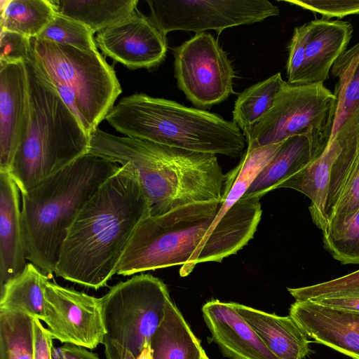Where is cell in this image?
Listing matches in <instances>:
<instances>
[{
    "label": "cell",
    "mask_w": 359,
    "mask_h": 359,
    "mask_svg": "<svg viewBox=\"0 0 359 359\" xmlns=\"http://www.w3.org/2000/svg\"><path fill=\"white\" fill-rule=\"evenodd\" d=\"M260 198L243 196L217 224L222 198L148 216L135 231L116 274L126 276L180 265V274L186 276L197 264L221 262L253 238L262 217Z\"/></svg>",
    "instance_id": "cell-1"
},
{
    "label": "cell",
    "mask_w": 359,
    "mask_h": 359,
    "mask_svg": "<svg viewBox=\"0 0 359 359\" xmlns=\"http://www.w3.org/2000/svg\"><path fill=\"white\" fill-rule=\"evenodd\" d=\"M150 216L149 201L128 163L84 204L63 243L55 273L98 290L107 285L140 222Z\"/></svg>",
    "instance_id": "cell-2"
},
{
    "label": "cell",
    "mask_w": 359,
    "mask_h": 359,
    "mask_svg": "<svg viewBox=\"0 0 359 359\" xmlns=\"http://www.w3.org/2000/svg\"><path fill=\"white\" fill-rule=\"evenodd\" d=\"M89 153L135 168L150 206V216L222 197L224 175L216 155L111 135L97 128Z\"/></svg>",
    "instance_id": "cell-3"
},
{
    "label": "cell",
    "mask_w": 359,
    "mask_h": 359,
    "mask_svg": "<svg viewBox=\"0 0 359 359\" xmlns=\"http://www.w3.org/2000/svg\"><path fill=\"white\" fill-rule=\"evenodd\" d=\"M120 168L88 153L22 194L26 258L48 278L78 213Z\"/></svg>",
    "instance_id": "cell-4"
},
{
    "label": "cell",
    "mask_w": 359,
    "mask_h": 359,
    "mask_svg": "<svg viewBox=\"0 0 359 359\" xmlns=\"http://www.w3.org/2000/svg\"><path fill=\"white\" fill-rule=\"evenodd\" d=\"M29 121L10 172L21 194L89 151L90 135L35 63L25 62Z\"/></svg>",
    "instance_id": "cell-5"
},
{
    "label": "cell",
    "mask_w": 359,
    "mask_h": 359,
    "mask_svg": "<svg viewBox=\"0 0 359 359\" xmlns=\"http://www.w3.org/2000/svg\"><path fill=\"white\" fill-rule=\"evenodd\" d=\"M105 120L125 136L196 152L236 157L246 142L233 121L143 93L121 98Z\"/></svg>",
    "instance_id": "cell-6"
},
{
    "label": "cell",
    "mask_w": 359,
    "mask_h": 359,
    "mask_svg": "<svg viewBox=\"0 0 359 359\" xmlns=\"http://www.w3.org/2000/svg\"><path fill=\"white\" fill-rule=\"evenodd\" d=\"M34 60L90 135L122 92L114 68L98 50L85 52L37 37Z\"/></svg>",
    "instance_id": "cell-7"
},
{
    "label": "cell",
    "mask_w": 359,
    "mask_h": 359,
    "mask_svg": "<svg viewBox=\"0 0 359 359\" xmlns=\"http://www.w3.org/2000/svg\"><path fill=\"white\" fill-rule=\"evenodd\" d=\"M100 299L106 359H137L151 346L164 318L171 300L167 286L149 273H141L112 286Z\"/></svg>",
    "instance_id": "cell-8"
},
{
    "label": "cell",
    "mask_w": 359,
    "mask_h": 359,
    "mask_svg": "<svg viewBox=\"0 0 359 359\" xmlns=\"http://www.w3.org/2000/svg\"><path fill=\"white\" fill-rule=\"evenodd\" d=\"M336 97L323 83L289 84L271 109L245 137L248 151L283 142L293 135L318 132L331 135Z\"/></svg>",
    "instance_id": "cell-9"
},
{
    "label": "cell",
    "mask_w": 359,
    "mask_h": 359,
    "mask_svg": "<svg viewBox=\"0 0 359 359\" xmlns=\"http://www.w3.org/2000/svg\"><path fill=\"white\" fill-rule=\"evenodd\" d=\"M150 18L165 34L171 31L224 29L259 22L279 15L267 0H147Z\"/></svg>",
    "instance_id": "cell-10"
},
{
    "label": "cell",
    "mask_w": 359,
    "mask_h": 359,
    "mask_svg": "<svg viewBox=\"0 0 359 359\" xmlns=\"http://www.w3.org/2000/svg\"><path fill=\"white\" fill-rule=\"evenodd\" d=\"M179 88L196 107H209L233 93L234 71L212 35L203 32L173 48Z\"/></svg>",
    "instance_id": "cell-11"
},
{
    "label": "cell",
    "mask_w": 359,
    "mask_h": 359,
    "mask_svg": "<svg viewBox=\"0 0 359 359\" xmlns=\"http://www.w3.org/2000/svg\"><path fill=\"white\" fill-rule=\"evenodd\" d=\"M43 321L53 339L88 349L102 343L105 329L101 299L48 281Z\"/></svg>",
    "instance_id": "cell-12"
},
{
    "label": "cell",
    "mask_w": 359,
    "mask_h": 359,
    "mask_svg": "<svg viewBox=\"0 0 359 359\" xmlns=\"http://www.w3.org/2000/svg\"><path fill=\"white\" fill-rule=\"evenodd\" d=\"M95 40L104 55L133 69L158 66L168 49L166 35L137 9L98 32Z\"/></svg>",
    "instance_id": "cell-13"
},
{
    "label": "cell",
    "mask_w": 359,
    "mask_h": 359,
    "mask_svg": "<svg viewBox=\"0 0 359 359\" xmlns=\"http://www.w3.org/2000/svg\"><path fill=\"white\" fill-rule=\"evenodd\" d=\"M29 92L25 62L0 64V172L10 173L27 132Z\"/></svg>",
    "instance_id": "cell-14"
},
{
    "label": "cell",
    "mask_w": 359,
    "mask_h": 359,
    "mask_svg": "<svg viewBox=\"0 0 359 359\" xmlns=\"http://www.w3.org/2000/svg\"><path fill=\"white\" fill-rule=\"evenodd\" d=\"M290 316L316 342L353 359H359V313L296 300Z\"/></svg>",
    "instance_id": "cell-15"
},
{
    "label": "cell",
    "mask_w": 359,
    "mask_h": 359,
    "mask_svg": "<svg viewBox=\"0 0 359 359\" xmlns=\"http://www.w3.org/2000/svg\"><path fill=\"white\" fill-rule=\"evenodd\" d=\"M340 145L331 169L323 236L337 233L359 210V133Z\"/></svg>",
    "instance_id": "cell-16"
},
{
    "label": "cell",
    "mask_w": 359,
    "mask_h": 359,
    "mask_svg": "<svg viewBox=\"0 0 359 359\" xmlns=\"http://www.w3.org/2000/svg\"><path fill=\"white\" fill-rule=\"evenodd\" d=\"M212 340L231 359H278L241 316L233 303L212 300L203 308Z\"/></svg>",
    "instance_id": "cell-17"
},
{
    "label": "cell",
    "mask_w": 359,
    "mask_h": 359,
    "mask_svg": "<svg viewBox=\"0 0 359 359\" xmlns=\"http://www.w3.org/2000/svg\"><path fill=\"white\" fill-rule=\"evenodd\" d=\"M330 136L318 132L302 133L284 140L243 196L262 198L317 158L325 149Z\"/></svg>",
    "instance_id": "cell-18"
},
{
    "label": "cell",
    "mask_w": 359,
    "mask_h": 359,
    "mask_svg": "<svg viewBox=\"0 0 359 359\" xmlns=\"http://www.w3.org/2000/svg\"><path fill=\"white\" fill-rule=\"evenodd\" d=\"M309 22L305 62L299 84L323 83L346 50L353 27L349 21L316 19Z\"/></svg>",
    "instance_id": "cell-19"
},
{
    "label": "cell",
    "mask_w": 359,
    "mask_h": 359,
    "mask_svg": "<svg viewBox=\"0 0 359 359\" xmlns=\"http://www.w3.org/2000/svg\"><path fill=\"white\" fill-rule=\"evenodd\" d=\"M19 191L11 174L0 172L1 287L20 274L27 264Z\"/></svg>",
    "instance_id": "cell-20"
},
{
    "label": "cell",
    "mask_w": 359,
    "mask_h": 359,
    "mask_svg": "<svg viewBox=\"0 0 359 359\" xmlns=\"http://www.w3.org/2000/svg\"><path fill=\"white\" fill-rule=\"evenodd\" d=\"M331 74L338 78L334 95L335 115L328 143L342 144L359 133V42L334 63Z\"/></svg>",
    "instance_id": "cell-21"
},
{
    "label": "cell",
    "mask_w": 359,
    "mask_h": 359,
    "mask_svg": "<svg viewBox=\"0 0 359 359\" xmlns=\"http://www.w3.org/2000/svg\"><path fill=\"white\" fill-rule=\"evenodd\" d=\"M233 305L278 359H304L310 353L309 336L290 315L280 316L237 303Z\"/></svg>",
    "instance_id": "cell-22"
},
{
    "label": "cell",
    "mask_w": 359,
    "mask_h": 359,
    "mask_svg": "<svg viewBox=\"0 0 359 359\" xmlns=\"http://www.w3.org/2000/svg\"><path fill=\"white\" fill-rule=\"evenodd\" d=\"M341 150L337 140L328 143L317 158L278 187L292 189L307 196L311 200L309 209L313 222L321 231L325 225V207L331 169Z\"/></svg>",
    "instance_id": "cell-23"
},
{
    "label": "cell",
    "mask_w": 359,
    "mask_h": 359,
    "mask_svg": "<svg viewBox=\"0 0 359 359\" xmlns=\"http://www.w3.org/2000/svg\"><path fill=\"white\" fill-rule=\"evenodd\" d=\"M151 348L153 359H201L205 353L172 300L151 339Z\"/></svg>",
    "instance_id": "cell-24"
},
{
    "label": "cell",
    "mask_w": 359,
    "mask_h": 359,
    "mask_svg": "<svg viewBox=\"0 0 359 359\" xmlns=\"http://www.w3.org/2000/svg\"><path fill=\"white\" fill-rule=\"evenodd\" d=\"M48 279L36 266L27 263L20 274L1 287L0 311L18 312L43 321Z\"/></svg>",
    "instance_id": "cell-25"
},
{
    "label": "cell",
    "mask_w": 359,
    "mask_h": 359,
    "mask_svg": "<svg viewBox=\"0 0 359 359\" xmlns=\"http://www.w3.org/2000/svg\"><path fill=\"white\" fill-rule=\"evenodd\" d=\"M57 14L79 21L97 33L133 14L137 0H51Z\"/></svg>",
    "instance_id": "cell-26"
},
{
    "label": "cell",
    "mask_w": 359,
    "mask_h": 359,
    "mask_svg": "<svg viewBox=\"0 0 359 359\" xmlns=\"http://www.w3.org/2000/svg\"><path fill=\"white\" fill-rule=\"evenodd\" d=\"M283 142L246 151L238 165L224 175L222 205L217 224L224 215L245 194L250 186L273 158Z\"/></svg>",
    "instance_id": "cell-27"
},
{
    "label": "cell",
    "mask_w": 359,
    "mask_h": 359,
    "mask_svg": "<svg viewBox=\"0 0 359 359\" xmlns=\"http://www.w3.org/2000/svg\"><path fill=\"white\" fill-rule=\"evenodd\" d=\"M1 29L38 37L56 15L51 0L1 1Z\"/></svg>",
    "instance_id": "cell-28"
},
{
    "label": "cell",
    "mask_w": 359,
    "mask_h": 359,
    "mask_svg": "<svg viewBox=\"0 0 359 359\" xmlns=\"http://www.w3.org/2000/svg\"><path fill=\"white\" fill-rule=\"evenodd\" d=\"M286 83L278 72L238 95L233 111V122L243 130L245 137L271 109Z\"/></svg>",
    "instance_id": "cell-29"
},
{
    "label": "cell",
    "mask_w": 359,
    "mask_h": 359,
    "mask_svg": "<svg viewBox=\"0 0 359 359\" xmlns=\"http://www.w3.org/2000/svg\"><path fill=\"white\" fill-rule=\"evenodd\" d=\"M0 359H34V318L0 311Z\"/></svg>",
    "instance_id": "cell-30"
},
{
    "label": "cell",
    "mask_w": 359,
    "mask_h": 359,
    "mask_svg": "<svg viewBox=\"0 0 359 359\" xmlns=\"http://www.w3.org/2000/svg\"><path fill=\"white\" fill-rule=\"evenodd\" d=\"M93 31L83 23L57 14L37 37L82 51L97 50Z\"/></svg>",
    "instance_id": "cell-31"
},
{
    "label": "cell",
    "mask_w": 359,
    "mask_h": 359,
    "mask_svg": "<svg viewBox=\"0 0 359 359\" xmlns=\"http://www.w3.org/2000/svg\"><path fill=\"white\" fill-rule=\"evenodd\" d=\"M323 243L341 264H359V210L337 233L323 236Z\"/></svg>",
    "instance_id": "cell-32"
},
{
    "label": "cell",
    "mask_w": 359,
    "mask_h": 359,
    "mask_svg": "<svg viewBox=\"0 0 359 359\" xmlns=\"http://www.w3.org/2000/svg\"><path fill=\"white\" fill-rule=\"evenodd\" d=\"M355 287H359V270L326 282L287 290L296 300H305L323 297Z\"/></svg>",
    "instance_id": "cell-33"
},
{
    "label": "cell",
    "mask_w": 359,
    "mask_h": 359,
    "mask_svg": "<svg viewBox=\"0 0 359 359\" xmlns=\"http://www.w3.org/2000/svg\"><path fill=\"white\" fill-rule=\"evenodd\" d=\"M285 2L319 13L323 18H343L359 14V0H285Z\"/></svg>",
    "instance_id": "cell-34"
},
{
    "label": "cell",
    "mask_w": 359,
    "mask_h": 359,
    "mask_svg": "<svg viewBox=\"0 0 359 359\" xmlns=\"http://www.w3.org/2000/svg\"><path fill=\"white\" fill-rule=\"evenodd\" d=\"M309 31V22L294 28L288 46L286 70L287 83L299 84L305 62V50Z\"/></svg>",
    "instance_id": "cell-35"
},
{
    "label": "cell",
    "mask_w": 359,
    "mask_h": 359,
    "mask_svg": "<svg viewBox=\"0 0 359 359\" xmlns=\"http://www.w3.org/2000/svg\"><path fill=\"white\" fill-rule=\"evenodd\" d=\"M0 64L25 62L32 52L30 39L20 34L1 29Z\"/></svg>",
    "instance_id": "cell-36"
},
{
    "label": "cell",
    "mask_w": 359,
    "mask_h": 359,
    "mask_svg": "<svg viewBox=\"0 0 359 359\" xmlns=\"http://www.w3.org/2000/svg\"><path fill=\"white\" fill-rule=\"evenodd\" d=\"M309 300L334 309L359 313V287Z\"/></svg>",
    "instance_id": "cell-37"
},
{
    "label": "cell",
    "mask_w": 359,
    "mask_h": 359,
    "mask_svg": "<svg viewBox=\"0 0 359 359\" xmlns=\"http://www.w3.org/2000/svg\"><path fill=\"white\" fill-rule=\"evenodd\" d=\"M50 334L38 318H34V359H53Z\"/></svg>",
    "instance_id": "cell-38"
},
{
    "label": "cell",
    "mask_w": 359,
    "mask_h": 359,
    "mask_svg": "<svg viewBox=\"0 0 359 359\" xmlns=\"http://www.w3.org/2000/svg\"><path fill=\"white\" fill-rule=\"evenodd\" d=\"M53 359H100L99 356L88 351L86 348L65 344L63 346L53 348Z\"/></svg>",
    "instance_id": "cell-39"
},
{
    "label": "cell",
    "mask_w": 359,
    "mask_h": 359,
    "mask_svg": "<svg viewBox=\"0 0 359 359\" xmlns=\"http://www.w3.org/2000/svg\"><path fill=\"white\" fill-rule=\"evenodd\" d=\"M137 359H153L151 346L146 348Z\"/></svg>",
    "instance_id": "cell-40"
},
{
    "label": "cell",
    "mask_w": 359,
    "mask_h": 359,
    "mask_svg": "<svg viewBox=\"0 0 359 359\" xmlns=\"http://www.w3.org/2000/svg\"><path fill=\"white\" fill-rule=\"evenodd\" d=\"M201 359H209V358L207 357L206 354L205 353V354L203 355V357H202V358H201Z\"/></svg>",
    "instance_id": "cell-41"
}]
</instances>
